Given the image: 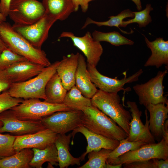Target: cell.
<instances>
[{"label": "cell", "instance_id": "5b68a950", "mask_svg": "<svg viewBox=\"0 0 168 168\" xmlns=\"http://www.w3.org/2000/svg\"><path fill=\"white\" fill-rule=\"evenodd\" d=\"M10 110L18 119L30 121L40 120L44 117L58 111L73 110L63 103H51L38 98L24 99Z\"/></svg>", "mask_w": 168, "mask_h": 168}, {"label": "cell", "instance_id": "8fae6325", "mask_svg": "<svg viewBox=\"0 0 168 168\" xmlns=\"http://www.w3.org/2000/svg\"><path fill=\"white\" fill-rule=\"evenodd\" d=\"M87 69L91 82L100 90L109 93H118L121 91H128L130 89L124 88L126 83L137 81L143 72L140 69L132 75L127 77L126 73L124 78L121 79L112 78L103 75L96 69V67L87 64Z\"/></svg>", "mask_w": 168, "mask_h": 168}, {"label": "cell", "instance_id": "e575fe53", "mask_svg": "<svg viewBox=\"0 0 168 168\" xmlns=\"http://www.w3.org/2000/svg\"><path fill=\"white\" fill-rule=\"evenodd\" d=\"M24 99L11 96L7 91L0 94V114L21 103Z\"/></svg>", "mask_w": 168, "mask_h": 168}, {"label": "cell", "instance_id": "d6a6232c", "mask_svg": "<svg viewBox=\"0 0 168 168\" xmlns=\"http://www.w3.org/2000/svg\"><path fill=\"white\" fill-rule=\"evenodd\" d=\"M16 136L0 133V159L15 154L13 147Z\"/></svg>", "mask_w": 168, "mask_h": 168}, {"label": "cell", "instance_id": "f35d334b", "mask_svg": "<svg viewBox=\"0 0 168 168\" xmlns=\"http://www.w3.org/2000/svg\"><path fill=\"white\" fill-rule=\"evenodd\" d=\"M168 142V120H166L163 130L162 138Z\"/></svg>", "mask_w": 168, "mask_h": 168}, {"label": "cell", "instance_id": "60d3db41", "mask_svg": "<svg viewBox=\"0 0 168 168\" xmlns=\"http://www.w3.org/2000/svg\"><path fill=\"white\" fill-rule=\"evenodd\" d=\"M136 5L137 10L139 11L142 9V6L141 0H131Z\"/></svg>", "mask_w": 168, "mask_h": 168}, {"label": "cell", "instance_id": "ba28073f", "mask_svg": "<svg viewBox=\"0 0 168 168\" xmlns=\"http://www.w3.org/2000/svg\"><path fill=\"white\" fill-rule=\"evenodd\" d=\"M167 72L166 69L163 71H159L154 77L146 82L137 84L133 86L140 105L145 106L150 104H168L167 98L163 95L164 87L163 85L164 78Z\"/></svg>", "mask_w": 168, "mask_h": 168}, {"label": "cell", "instance_id": "2e32d148", "mask_svg": "<svg viewBox=\"0 0 168 168\" xmlns=\"http://www.w3.org/2000/svg\"><path fill=\"white\" fill-rule=\"evenodd\" d=\"M78 133H82L85 137L87 142L86 152L79 157L81 161L84 160L86 155L91 151H98L102 149L113 150L119 143V141L92 132L82 125L73 130L71 133L72 140L75 134Z\"/></svg>", "mask_w": 168, "mask_h": 168}, {"label": "cell", "instance_id": "6da1fadb", "mask_svg": "<svg viewBox=\"0 0 168 168\" xmlns=\"http://www.w3.org/2000/svg\"><path fill=\"white\" fill-rule=\"evenodd\" d=\"M0 35L8 48L28 61L44 67L51 64L44 50L34 47L6 21H0Z\"/></svg>", "mask_w": 168, "mask_h": 168}, {"label": "cell", "instance_id": "7c38bea8", "mask_svg": "<svg viewBox=\"0 0 168 168\" xmlns=\"http://www.w3.org/2000/svg\"><path fill=\"white\" fill-rule=\"evenodd\" d=\"M127 107L129 108L132 119L130 123L129 134L125 139L131 142L141 141L147 144L155 143V139L149 128V122L147 110H145L146 122L144 125L141 119L142 112L134 101H128Z\"/></svg>", "mask_w": 168, "mask_h": 168}, {"label": "cell", "instance_id": "cb8c5ba5", "mask_svg": "<svg viewBox=\"0 0 168 168\" xmlns=\"http://www.w3.org/2000/svg\"><path fill=\"white\" fill-rule=\"evenodd\" d=\"M32 149L33 156L29 163L30 167L41 168L43 164L47 162L52 165H58L57 151L54 143L44 149Z\"/></svg>", "mask_w": 168, "mask_h": 168}, {"label": "cell", "instance_id": "f6af8a7d", "mask_svg": "<svg viewBox=\"0 0 168 168\" xmlns=\"http://www.w3.org/2000/svg\"><path fill=\"white\" fill-rule=\"evenodd\" d=\"M3 124L2 122L0 121V127L2 126Z\"/></svg>", "mask_w": 168, "mask_h": 168}, {"label": "cell", "instance_id": "b9f144b4", "mask_svg": "<svg viewBox=\"0 0 168 168\" xmlns=\"http://www.w3.org/2000/svg\"><path fill=\"white\" fill-rule=\"evenodd\" d=\"M122 164L111 165L108 164L106 161V168H120L122 167Z\"/></svg>", "mask_w": 168, "mask_h": 168}, {"label": "cell", "instance_id": "603a6c76", "mask_svg": "<svg viewBox=\"0 0 168 168\" xmlns=\"http://www.w3.org/2000/svg\"><path fill=\"white\" fill-rule=\"evenodd\" d=\"M67 91L56 72L46 85L45 89L46 99L44 101L53 104L63 103Z\"/></svg>", "mask_w": 168, "mask_h": 168}, {"label": "cell", "instance_id": "f546056e", "mask_svg": "<svg viewBox=\"0 0 168 168\" xmlns=\"http://www.w3.org/2000/svg\"><path fill=\"white\" fill-rule=\"evenodd\" d=\"M153 10L151 4H147L144 10L138 12H133L134 15V17L127 21H123L120 27H125L128 25L134 23H137L140 27H145L152 21L150 13Z\"/></svg>", "mask_w": 168, "mask_h": 168}, {"label": "cell", "instance_id": "52a82bcc", "mask_svg": "<svg viewBox=\"0 0 168 168\" xmlns=\"http://www.w3.org/2000/svg\"><path fill=\"white\" fill-rule=\"evenodd\" d=\"M42 2L38 0H11L8 16L20 25L32 24L45 14Z\"/></svg>", "mask_w": 168, "mask_h": 168}, {"label": "cell", "instance_id": "d590c367", "mask_svg": "<svg viewBox=\"0 0 168 168\" xmlns=\"http://www.w3.org/2000/svg\"><path fill=\"white\" fill-rule=\"evenodd\" d=\"M71 0L74 6L75 12L78 11L79 7H80L82 12H85L87 11L89 3H88L86 0Z\"/></svg>", "mask_w": 168, "mask_h": 168}, {"label": "cell", "instance_id": "d6986e66", "mask_svg": "<svg viewBox=\"0 0 168 168\" xmlns=\"http://www.w3.org/2000/svg\"><path fill=\"white\" fill-rule=\"evenodd\" d=\"M144 37L147 45L151 49L152 54L144 66H155L158 68L165 65L166 69H168V41H165L162 38H158L153 41H150Z\"/></svg>", "mask_w": 168, "mask_h": 168}, {"label": "cell", "instance_id": "30bf717a", "mask_svg": "<svg viewBox=\"0 0 168 168\" xmlns=\"http://www.w3.org/2000/svg\"><path fill=\"white\" fill-rule=\"evenodd\" d=\"M57 21L47 15L36 22L29 25L14 24L13 29L35 47L41 49L47 39L49 30Z\"/></svg>", "mask_w": 168, "mask_h": 168}, {"label": "cell", "instance_id": "8992f818", "mask_svg": "<svg viewBox=\"0 0 168 168\" xmlns=\"http://www.w3.org/2000/svg\"><path fill=\"white\" fill-rule=\"evenodd\" d=\"M155 158L168 159V142L163 138L157 143L146 144L117 158L108 159L107 162L111 165H123Z\"/></svg>", "mask_w": 168, "mask_h": 168}, {"label": "cell", "instance_id": "4fadbf2b", "mask_svg": "<svg viewBox=\"0 0 168 168\" xmlns=\"http://www.w3.org/2000/svg\"><path fill=\"white\" fill-rule=\"evenodd\" d=\"M0 121L3 125L0 133L9 132L16 136L34 133L46 128L40 120H24L17 118L10 109L0 114Z\"/></svg>", "mask_w": 168, "mask_h": 168}, {"label": "cell", "instance_id": "9a60e30c", "mask_svg": "<svg viewBox=\"0 0 168 168\" xmlns=\"http://www.w3.org/2000/svg\"><path fill=\"white\" fill-rule=\"evenodd\" d=\"M57 134L46 128L34 133L16 136L13 147L16 152L27 148L44 149L54 143Z\"/></svg>", "mask_w": 168, "mask_h": 168}, {"label": "cell", "instance_id": "484cf974", "mask_svg": "<svg viewBox=\"0 0 168 168\" xmlns=\"http://www.w3.org/2000/svg\"><path fill=\"white\" fill-rule=\"evenodd\" d=\"M63 103L75 110L82 111L92 105L91 99L84 96L75 85L67 91Z\"/></svg>", "mask_w": 168, "mask_h": 168}, {"label": "cell", "instance_id": "ee69618b", "mask_svg": "<svg viewBox=\"0 0 168 168\" xmlns=\"http://www.w3.org/2000/svg\"><path fill=\"white\" fill-rule=\"evenodd\" d=\"M93 0H86V2L88 3H89L91 2V1H92Z\"/></svg>", "mask_w": 168, "mask_h": 168}, {"label": "cell", "instance_id": "4dcf8cb0", "mask_svg": "<svg viewBox=\"0 0 168 168\" xmlns=\"http://www.w3.org/2000/svg\"><path fill=\"white\" fill-rule=\"evenodd\" d=\"M146 144L147 143L142 142H131L124 139L119 141V145L111 151L108 159L117 158L129 151L137 149Z\"/></svg>", "mask_w": 168, "mask_h": 168}, {"label": "cell", "instance_id": "1f68e13d", "mask_svg": "<svg viewBox=\"0 0 168 168\" xmlns=\"http://www.w3.org/2000/svg\"><path fill=\"white\" fill-rule=\"evenodd\" d=\"M124 168H168V159L157 158L123 164Z\"/></svg>", "mask_w": 168, "mask_h": 168}, {"label": "cell", "instance_id": "ab89813d", "mask_svg": "<svg viewBox=\"0 0 168 168\" xmlns=\"http://www.w3.org/2000/svg\"><path fill=\"white\" fill-rule=\"evenodd\" d=\"M8 47L0 35V54Z\"/></svg>", "mask_w": 168, "mask_h": 168}, {"label": "cell", "instance_id": "44dd1931", "mask_svg": "<svg viewBox=\"0 0 168 168\" xmlns=\"http://www.w3.org/2000/svg\"><path fill=\"white\" fill-rule=\"evenodd\" d=\"M72 133L68 135L57 134L54 143L58 153V165L60 168H67L70 166H79L80 158L74 157L69 152V144Z\"/></svg>", "mask_w": 168, "mask_h": 168}, {"label": "cell", "instance_id": "f1b7e54d", "mask_svg": "<svg viewBox=\"0 0 168 168\" xmlns=\"http://www.w3.org/2000/svg\"><path fill=\"white\" fill-rule=\"evenodd\" d=\"M112 150L102 149L88 153V161L79 168H106V161Z\"/></svg>", "mask_w": 168, "mask_h": 168}, {"label": "cell", "instance_id": "836d02e7", "mask_svg": "<svg viewBox=\"0 0 168 168\" xmlns=\"http://www.w3.org/2000/svg\"><path fill=\"white\" fill-rule=\"evenodd\" d=\"M27 60L7 47L0 54V68H4L16 63Z\"/></svg>", "mask_w": 168, "mask_h": 168}, {"label": "cell", "instance_id": "3957f363", "mask_svg": "<svg viewBox=\"0 0 168 168\" xmlns=\"http://www.w3.org/2000/svg\"><path fill=\"white\" fill-rule=\"evenodd\" d=\"M60 61H57L45 67L35 76L25 81L12 83L7 90L12 97L26 99H46L45 89L51 77L56 72Z\"/></svg>", "mask_w": 168, "mask_h": 168}, {"label": "cell", "instance_id": "8d00e7d4", "mask_svg": "<svg viewBox=\"0 0 168 168\" xmlns=\"http://www.w3.org/2000/svg\"><path fill=\"white\" fill-rule=\"evenodd\" d=\"M11 0H0V12L5 18L8 16Z\"/></svg>", "mask_w": 168, "mask_h": 168}, {"label": "cell", "instance_id": "7a4b0ae2", "mask_svg": "<svg viewBox=\"0 0 168 168\" xmlns=\"http://www.w3.org/2000/svg\"><path fill=\"white\" fill-rule=\"evenodd\" d=\"M82 111V125L90 131L119 141L128 137L114 121L96 107L92 105L84 107Z\"/></svg>", "mask_w": 168, "mask_h": 168}, {"label": "cell", "instance_id": "4316f807", "mask_svg": "<svg viewBox=\"0 0 168 168\" xmlns=\"http://www.w3.org/2000/svg\"><path fill=\"white\" fill-rule=\"evenodd\" d=\"M134 14L133 11L129 9H127L122 11L120 13L116 16H111L109 17V20L105 21H94L90 17L87 18L83 26L82 29H84L88 25L93 24L98 26H108L110 27L115 26L117 27L124 34H129L131 32H127L120 29L119 27L121 25L123 20L127 17L133 18Z\"/></svg>", "mask_w": 168, "mask_h": 168}, {"label": "cell", "instance_id": "e0dca14e", "mask_svg": "<svg viewBox=\"0 0 168 168\" xmlns=\"http://www.w3.org/2000/svg\"><path fill=\"white\" fill-rule=\"evenodd\" d=\"M149 104L145 107L149 112V128L155 139H162L165 123L168 117V104Z\"/></svg>", "mask_w": 168, "mask_h": 168}, {"label": "cell", "instance_id": "d4e9b609", "mask_svg": "<svg viewBox=\"0 0 168 168\" xmlns=\"http://www.w3.org/2000/svg\"><path fill=\"white\" fill-rule=\"evenodd\" d=\"M33 156L31 148L22 149L11 156L0 159V168H29Z\"/></svg>", "mask_w": 168, "mask_h": 168}, {"label": "cell", "instance_id": "7402d4cb", "mask_svg": "<svg viewBox=\"0 0 168 168\" xmlns=\"http://www.w3.org/2000/svg\"><path fill=\"white\" fill-rule=\"evenodd\" d=\"M46 14L56 20L66 19L75 8L71 0H42Z\"/></svg>", "mask_w": 168, "mask_h": 168}, {"label": "cell", "instance_id": "5bb4252c", "mask_svg": "<svg viewBox=\"0 0 168 168\" xmlns=\"http://www.w3.org/2000/svg\"><path fill=\"white\" fill-rule=\"evenodd\" d=\"M63 37L71 39L73 45L80 49L86 57L87 64L96 67L103 53V48L100 42L95 40L89 32L87 31L82 36L79 37L72 32L64 31L59 38Z\"/></svg>", "mask_w": 168, "mask_h": 168}, {"label": "cell", "instance_id": "83f0119b", "mask_svg": "<svg viewBox=\"0 0 168 168\" xmlns=\"http://www.w3.org/2000/svg\"><path fill=\"white\" fill-rule=\"evenodd\" d=\"M92 35L96 41L100 42L101 41L108 42L116 46L123 45H132L134 43L133 41L116 31L103 32L95 30L93 32Z\"/></svg>", "mask_w": 168, "mask_h": 168}, {"label": "cell", "instance_id": "ffe728a7", "mask_svg": "<svg viewBox=\"0 0 168 168\" xmlns=\"http://www.w3.org/2000/svg\"><path fill=\"white\" fill-rule=\"evenodd\" d=\"M76 86L85 96L91 99L98 90L91 82L84 57L80 54L75 74Z\"/></svg>", "mask_w": 168, "mask_h": 168}, {"label": "cell", "instance_id": "74e56055", "mask_svg": "<svg viewBox=\"0 0 168 168\" xmlns=\"http://www.w3.org/2000/svg\"><path fill=\"white\" fill-rule=\"evenodd\" d=\"M11 84L8 82L3 81L0 79V94L7 91Z\"/></svg>", "mask_w": 168, "mask_h": 168}, {"label": "cell", "instance_id": "9c48e42d", "mask_svg": "<svg viewBox=\"0 0 168 168\" xmlns=\"http://www.w3.org/2000/svg\"><path fill=\"white\" fill-rule=\"evenodd\" d=\"M82 115L81 110L60 111L44 117L40 121L46 128L63 134L82 125Z\"/></svg>", "mask_w": 168, "mask_h": 168}, {"label": "cell", "instance_id": "277c9868", "mask_svg": "<svg viewBox=\"0 0 168 168\" xmlns=\"http://www.w3.org/2000/svg\"><path fill=\"white\" fill-rule=\"evenodd\" d=\"M91 99L92 105L114 121L128 135L132 117L130 112L121 103L118 93L99 89Z\"/></svg>", "mask_w": 168, "mask_h": 168}, {"label": "cell", "instance_id": "7bdbcfd3", "mask_svg": "<svg viewBox=\"0 0 168 168\" xmlns=\"http://www.w3.org/2000/svg\"><path fill=\"white\" fill-rule=\"evenodd\" d=\"M6 18H5L0 12V21H6Z\"/></svg>", "mask_w": 168, "mask_h": 168}, {"label": "cell", "instance_id": "ac0fdd59", "mask_svg": "<svg viewBox=\"0 0 168 168\" xmlns=\"http://www.w3.org/2000/svg\"><path fill=\"white\" fill-rule=\"evenodd\" d=\"M80 54L71 53L63 57L57 69L64 87L68 91L75 84V74Z\"/></svg>", "mask_w": 168, "mask_h": 168}]
</instances>
